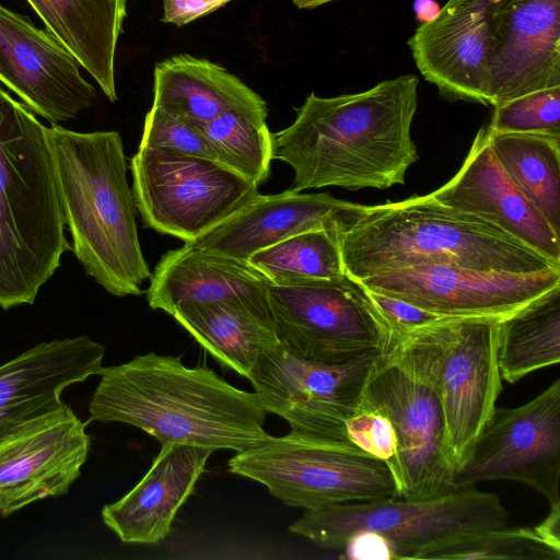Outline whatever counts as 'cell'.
Listing matches in <instances>:
<instances>
[{"instance_id": "28", "label": "cell", "mask_w": 560, "mask_h": 560, "mask_svg": "<svg viewBox=\"0 0 560 560\" xmlns=\"http://www.w3.org/2000/svg\"><path fill=\"white\" fill-rule=\"evenodd\" d=\"M488 132L490 148L504 173L559 234L560 138Z\"/></svg>"}, {"instance_id": "5", "label": "cell", "mask_w": 560, "mask_h": 560, "mask_svg": "<svg viewBox=\"0 0 560 560\" xmlns=\"http://www.w3.org/2000/svg\"><path fill=\"white\" fill-rule=\"evenodd\" d=\"M45 126L0 88V307L33 304L71 250Z\"/></svg>"}, {"instance_id": "16", "label": "cell", "mask_w": 560, "mask_h": 560, "mask_svg": "<svg viewBox=\"0 0 560 560\" xmlns=\"http://www.w3.org/2000/svg\"><path fill=\"white\" fill-rule=\"evenodd\" d=\"M77 59L46 28L0 4V82L50 125L74 119L96 92Z\"/></svg>"}, {"instance_id": "12", "label": "cell", "mask_w": 560, "mask_h": 560, "mask_svg": "<svg viewBox=\"0 0 560 560\" xmlns=\"http://www.w3.org/2000/svg\"><path fill=\"white\" fill-rule=\"evenodd\" d=\"M382 350L329 363L306 359L280 341L262 353L247 378L261 408L296 431L349 441L347 420L359 409L373 362Z\"/></svg>"}, {"instance_id": "1", "label": "cell", "mask_w": 560, "mask_h": 560, "mask_svg": "<svg viewBox=\"0 0 560 560\" xmlns=\"http://www.w3.org/2000/svg\"><path fill=\"white\" fill-rule=\"evenodd\" d=\"M413 74L353 94L311 93L287 128L272 133V160L291 166L290 189H387L404 185L418 161L411 125L418 106Z\"/></svg>"}, {"instance_id": "15", "label": "cell", "mask_w": 560, "mask_h": 560, "mask_svg": "<svg viewBox=\"0 0 560 560\" xmlns=\"http://www.w3.org/2000/svg\"><path fill=\"white\" fill-rule=\"evenodd\" d=\"M494 0H448L409 38L423 78L451 101L491 106Z\"/></svg>"}, {"instance_id": "18", "label": "cell", "mask_w": 560, "mask_h": 560, "mask_svg": "<svg viewBox=\"0 0 560 560\" xmlns=\"http://www.w3.org/2000/svg\"><path fill=\"white\" fill-rule=\"evenodd\" d=\"M105 348L88 336L39 342L0 365V441L67 404L62 392L103 369Z\"/></svg>"}, {"instance_id": "9", "label": "cell", "mask_w": 560, "mask_h": 560, "mask_svg": "<svg viewBox=\"0 0 560 560\" xmlns=\"http://www.w3.org/2000/svg\"><path fill=\"white\" fill-rule=\"evenodd\" d=\"M360 406L378 410L395 429L397 454L390 471L398 498L431 499L458 489L439 397L398 346L376 355Z\"/></svg>"}, {"instance_id": "27", "label": "cell", "mask_w": 560, "mask_h": 560, "mask_svg": "<svg viewBox=\"0 0 560 560\" xmlns=\"http://www.w3.org/2000/svg\"><path fill=\"white\" fill-rule=\"evenodd\" d=\"M560 361V287L499 320L501 378L515 383Z\"/></svg>"}, {"instance_id": "30", "label": "cell", "mask_w": 560, "mask_h": 560, "mask_svg": "<svg viewBox=\"0 0 560 560\" xmlns=\"http://www.w3.org/2000/svg\"><path fill=\"white\" fill-rule=\"evenodd\" d=\"M267 116V105L230 109L202 128L218 162L257 186L269 177L272 161Z\"/></svg>"}, {"instance_id": "19", "label": "cell", "mask_w": 560, "mask_h": 560, "mask_svg": "<svg viewBox=\"0 0 560 560\" xmlns=\"http://www.w3.org/2000/svg\"><path fill=\"white\" fill-rule=\"evenodd\" d=\"M493 21V108L560 85V0H494Z\"/></svg>"}, {"instance_id": "17", "label": "cell", "mask_w": 560, "mask_h": 560, "mask_svg": "<svg viewBox=\"0 0 560 560\" xmlns=\"http://www.w3.org/2000/svg\"><path fill=\"white\" fill-rule=\"evenodd\" d=\"M86 425L66 405L0 441L1 516L68 492L89 455Z\"/></svg>"}, {"instance_id": "10", "label": "cell", "mask_w": 560, "mask_h": 560, "mask_svg": "<svg viewBox=\"0 0 560 560\" xmlns=\"http://www.w3.org/2000/svg\"><path fill=\"white\" fill-rule=\"evenodd\" d=\"M132 195L143 224L194 243L260 194L224 164L164 150L139 148L130 160Z\"/></svg>"}, {"instance_id": "37", "label": "cell", "mask_w": 560, "mask_h": 560, "mask_svg": "<svg viewBox=\"0 0 560 560\" xmlns=\"http://www.w3.org/2000/svg\"><path fill=\"white\" fill-rule=\"evenodd\" d=\"M232 0H162V22L183 26L212 13Z\"/></svg>"}, {"instance_id": "2", "label": "cell", "mask_w": 560, "mask_h": 560, "mask_svg": "<svg viewBox=\"0 0 560 560\" xmlns=\"http://www.w3.org/2000/svg\"><path fill=\"white\" fill-rule=\"evenodd\" d=\"M89 404L91 421L133 425L161 444L180 443L235 453L270 434L256 395L205 366L149 352L103 368Z\"/></svg>"}, {"instance_id": "14", "label": "cell", "mask_w": 560, "mask_h": 560, "mask_svg": "<svg viewBox=\"0 0 560 560\" xmlns=\"http://www.w3.org/2000/svg\"><path fill=\"white\" fill-rule=\"evenodd\" d=\"M386 294L444 317H505L560 287V270L509 273L428 265L359 280Z\"/></svg>"}, {"instance_id": "11", "label": "cell", "mask_w": 560, "mask_h": 560, "mask_svg": "<svg viewBox=\"0 0 560 560\" xmlns=\"http://www.w3.org/2000/svg\"><path fill=\"white\" fill-rule=\"evenodd\" d=\"M267 289L277 338L306 359L347 362L390 342L369 290L347 273L295 285L267 282Z\"/></svg>"}, {"instance_id": "35", "label": "cell", "mask_w": 560, "mask_h": 560, "mask_svg": "<svg viewBox=\"0 0 560 560\" xmlns=\"http://www.w3.org/2000/svg\"><path fill=\"white\" fill-rule=\"evenodd\" d=\"M369 292L389 328L390 342L388 347L409 332L447 318L406 301L377 292Z\"/></svg>"}, {"instance_id": "29", "label": "cell", "mask_w": 560, "mask_h": 560, "mask_svg": "<svg viewBox=\"0 0 560 560\" xmlns=\"http://www.w3.org/2000/svg\"><path fill=\"white\" fill-rule=\"evenodd\" d=\"M247 264L275 285H295L345 273L338 228L293 235L255 252Z\"/></svg>"}, {"instance_id": "38", "label": "cell", "mask_w": 560, "mask_h": 560, "mask_svg": "<svg viewBox=\"0 0 560 560\" xmlns=\"http://www.w3.org/2000/svg\"><path fill=\"white\" fill-rule=\"evenodd\" d=\"M299 9H314L334 0H292Z\"/></svg>"}, {"instance_id": "26", "label": "cell", "mask_w": 560, "mask_h": 560, "mask_svg": "<svg viewBox=\"0 0 560 560\" xmlns=\"http://www.w3.org/2000/svg\"><path fill=\"white\" fill-rule=\"evenodd\" d=\"M171 316L215 362L244 377L279 343L272 325L237 301L185 302Z\"/></svg>"}, {"instance_id": "31", "label": "cell", "mask_w": 560, "mask_h": 560, "mask_svg": "<svg viewBox=\"0 0 560 560\" xmlns=\"http://www.w3.org/2000/svg\"><path fill=\"white\" fill-rule=\"evenodd\" d=\"M413 559L439 560H560V542L535 527H502L442 541L419 551Z\"/></svg>"}, {"instance_id": "25", "label": "cell", "mask_w": 560, "mask_h": 560, "mask_svg": "<svg viewBox=\"0 0 560 560\" xmlns=\"http://www.w3.org/2000/svg\"><path fill=\"white\" fill-rule=\"evenodd\" d=\"M153 75L152 105L201 129L226 110L267 105L223 67L188 54L158 62Z\"/></svg>"}, {"instance_id": "7", "label": "cell", "mask_w": 560, "mask_h": 560, "mask_svg": "<svg viewBox=\"0 0 560 560\" xmlns=\"http://www.w3.org/2000/svg\"><path fill=\"white\" fill-rule=\"evenodd\" d=\"M229 471L264 485L293 508L398 498L386 464L351 443L296 431L236 452Z\"/></svg>"}, {"instance_id": "36", "label": "cell", "mask_w": 560, "mask_h": 560, "mask_svg": "<svg viewBox=\"0 0 560 560\" xmlns=\"http://www.w3.org/2000/svg\"><path fill=\"white\" fill-rule=\"evenodd\" d=\"M340 557L351 560L395 559L392 546L382 535L372 530H359L351 535Z\"/></svg>"}, {"instance_id": "8", "label": "cell", "mask_w": 560, "mask_h": 560, "mask_svg": "<svg viewBox=\"0 0 560 560\" xmlns=\"http://www.w3.org/2000/svg\"><path fill=\"white\" fill-rule=\"evenodd\" d=\"M500 319L447 317L394 343L434 387L456 467L488 422L502 389L498 364Z\"/></svg>"}, {"instance_id": "32", "label": "cell", "mask_w": 560, "mask_h": 560, "mask_svg": "<svg viewBox=\"0 0 560 560\" xmlns=\"http://www.w3.org/2000/svg\"><path fill=\"white\" fill-rule=\"evenodd\" d=\"M487 128L495 133H538L560 138V85L537 90L494 107Z\"/></svg>"}, {"instance_id": "23", "label": "cell", "mask_w": 560, "mask_h": 560, "mask_svg": "<svg viewBox=\"0 0 560 560\" xmlns=\"http://www.w3.org/2000/svg\"><path fill=\"white\" fill-rule=\"evenodd\" d=\"M353 207V202L327 192L302 194L288 189L277 195H259L194 243L247 262L255 252L293 235L338 228L340 219Z\"/></svg>"}, {"instance_id": "22", "label": "cell", "mask_w": 560, "mask_h": 560, "mask_svg": "<svg viewBox=\"0 0 560 560\" xmlns=\"http://www.w3.org/2000/svg\"><path fill=\"white\" fill-rule=\"evenodd\" d=\"M150 279L153 310L171 315L185 302L237 301L272 325L267 280L247 262L185 243L161 257Z\"/></svg>"}, {"instance_id": "4", "label": "cell", "mask_w": 560, "mask_h": 560, "mask_svg": "<svg viewBox=\"0 0 560 560\" xmlns=\"http://www.w3.org/2000/svg\"><path fill=\"white\" fill-rule=\"evenodd\" d=\"M71 250L85 273L115 296L139 295L151 277L127 180L118 131L78 132L45 127Z\"/></svg>"}, {"instance_id": "6", "label": "cell", "mask_w": 560, "mask_h": 560, "mask_svg": "<svg viewBox=\"0 0 560 560\" xmlns=\"http://www.w3.org/2000/svg\"><path fill=\"white\" fill-rule=\"evenodd\" d=\"M510 520L498 495L468 486L431 499L386 498L307 509L289 529L335 550H342L354 533L372 530L402 560L442 541L506 527Z\"/></svg>"}, {"instance_id": "20", "label": "cell", "mask_w": 560, "mask_h": 560, "mask_svg": "<svg viewBox=\"0 0 560 560\" xmlns=\"http://www.w3.org/2000/svg\"><path fill=\"white\" fill-rule=\"evenodd\" d=\"M441 203L474 214L560 265V238L504 173L481 127L458 172L431 192Z\"/></svg>"}, {"instance_id": "21", "label": "cell", "mask_w": 560, "mask_h": 560, "mask_svg": "<svg viewBox=\"0 0 560 560\" xmlns=\"http://www.w3.org/2000/svg\"><path fill=\"white\" fill-rule=\"evenodd\" d=\"M213 452L174 442L161 444L142 479L122 498L104 505V524L126 544L161 542L170 535L177 511L194 492Z\"/></svg>"}, {"instance_id": "24", "label": "cell", "mask_w": 560, "mask_h": 560, "mask_svg": "<svg viewBox=\"0 0 560 560\" xmlns=\"http://www.w3.org/2000/svg\"><path fill=\"white\" fill-rule=\"evenodd\" d=\"M45 28L96 81L105 96L117 100L115 55L127 0H26Z\"/></svg>"}, {"instance_id": "13", "label": "cell", "mask_w": 560, "mask_h": 560, "mask_svg": "<svg viewBox=\"0 0 560 560\" xmlns=\"http://www.w3.org/2000/svg\"><path fill=\"white\" fill-rule=\"evenodd\" d=\"M456 488L513 480L560 505V380L528 402L495 407L454 472Z\"/></svg>"}, {"instance_id": "34", "label": "cell", "mask_w": 560, "mask_h": 560, "mask_svg": "<svg viewBox=\"0 0 560 560\" xmlns=\"http://www.w3.org/2000/svg\"><path fill=\"white\" fill-rule=\"evenodd\" d=\"M346 432L351 443L386 462L390 469L397 454V436L385 415L373 408L360 406L347 420Z\"/></svg>"}, {"instance_id": "3", "label": "cell", "mask_w": 560, "mask_h": 560, "mask_svg": "<svg viewBox=\"0 0 560 560\" xmlns=\"http://www.w3.org/2000/svg\"><path fill=\"white\" fill-rule=\"evenodd\" d=\"M345 273L362 280L428 265L535 273L560 270L520 240L431 194L376 206L354 203L338 223Z\"/></svg>"}, {"instance_id": "33", "label": "cell", "mask_w": 560, "mask_h": 560, "mask_svg": "<svg viewBox=\"0 0 560 560\" xmlns=\"http://www.w3.org/2000/svg\"><path fill=\"white\" fill-rule=\"evenodd\" d=\"M139 148L218 161L217 153L201 128L154 105L145 116Z\"/></svg>"}]
</instances>
